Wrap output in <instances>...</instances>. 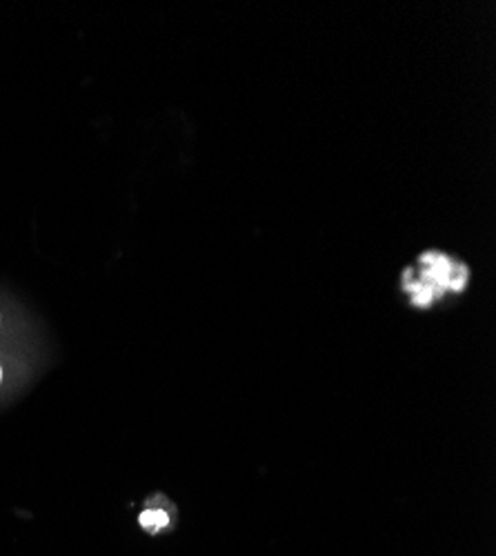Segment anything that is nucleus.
Returning <instances> with one entry per match:
<instances>
[{"label": "nucleus", "instance_id": "nucleus-1", "mask_svg": "<svg viewBox=\"0 0 496 556\" xmlns=\"http://www.w3.org/2000/svg\"><path fill=\"white\" fill-rule=\"evenodd\" d=\"M141 523H143V528L158 530V528H165V526H167V515H165V513H145V515L141 517Z\"/></svg>", "mask_w": 496, "mask_h": 556}]
</instances>
